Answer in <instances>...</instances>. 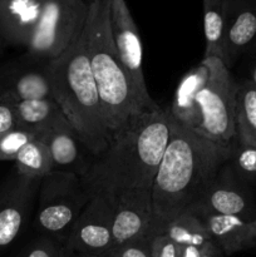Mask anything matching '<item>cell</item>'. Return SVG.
<instances>
[{
  "instance_id": "8992f818",
  "label": "cell",
  "mask_w": 256,
  "mask_h": 257,
  "mask_svg": "<svg viewBox=\"0 0 256 257\" xmlns=\"http://www.w3.org/2000/svg\"><path fill=\"white\" fill-rule=\"evenodd\" d=\"M38 192V228L67 241L73 225L90 200L82 181L75 173L54 170L42 178Z\"/></svg>"
},
{
  "instance_id": "1f68e13d",
  "label": "cell",
  "mask_w": 256,
  "mask_h": 257,
  "mask_svg": "<svg viewBox=\"0 0 256 257\" xmlns=\"http://www.w3.org/2000/svg\"><path fill=\"white\" fill-rule=\"evenodd\" d=\"M251 82L253 83V84L256 85V63H255V65H253V68H252V73H251Z\"/></svg>"
},
{
  "instance_id": "d6a6232c",
  "label": "cell",
  "mask_w": 256,
  "mask_h": 257,
  "mask_svg": "<svg viewBox=\"0 0 256 257\" xmlns=\"http://www.w3.org/2000/svg\"><path fill=\"white\" fill-rule=\"evenodd\" d=\"M79 257H103V256H94V255H80Z\"/></svg>"
},
{
  "instance_id": "7c38bea8",
  "label": "cell",
  "mask_w": 256,
  "mask_h": 257,
  "mask_svg": "<svg viewBox=\"0 0 256 257\" xmlns=\"http://www.w3.org/2000/svg\"><path fill=\"white\" fill-rule=\"evenodd\" d=\"M40 181L18 175L0 188V250L8 247L24 227Z\"/></svg>"
},
{
  "instance_id": "f546056e",
  "label": "cell",
  "mask_w": 256,
  "mask_h": 257,
  "mask_svg": "<svg viewBox=\"0 0 256 257\" xmlns=\"http://www.w3.org/2000/svg\"><path fill=\"white\" fill-rule=\"evenodd\" d=\"M225 255L222 253V251L218 248V246L216 245L213 241H211L210 243L205 246L202 248V257H223Z\"/></svg>"
},
{
  "instance_id": "7402d4cb",
  "label": "cell",
  "mask_w": 256,
  "mask_h": 257,
  "mask_svg": "<svg viewBox=\"0 0 256 257\" xmlns=\"http://www.w3.org/2000/svg\"><path fill=\"white\" fill-rule=\"evenodd\" d=\"M18 175L43 178L54 171L52 155L43 141L33 140L24 146L15 158Z\"/></svg>"
},
{
  "instance_id": "e575fe53",
  "label": "cell",
  "mask_w": 256,
  "mask_h": 257,
  "mask_svg": "<svg viewBox=\"0 0 256 257\" xmlns=\"http://www.w3.org/2000/svg\"><path fill=\"white\" fill-rule=\"evenodd\" d=\"M90 2H93V0H87V3H90Z\"/></svg>"
},
{
  "instance_id": "ba28073f",
  "label": "cell",
  "mask_w": 256,
  "mask_h": 257,
  "mask_svg": "<svg viewBox=\"0 0 256 257\" xmlns=\"http://www.w3.org/2000/svg\"><path fill=\"white\" fill-rule=\"evenodd\" d=\"M110 27L118 57L132 80L141 107L145 112L160 109L161 107L151 97L146 84L140 30L125 0H110Z\"/></svg>"
},
{
  "instance_id": "5bb4252c",
  "label": "cell",
  "mask_w": 256,
  "mask_h": 257,
  "mask_svg": "<svg viewBox=\"0 0 256 257\" xmlns=\"http://www.w3.org/2000/svg\"><path fill=\"white\" fill-rule=\"evenodd\" d=\"M256 40V0H223V63L230 69Z\"/></svg>"
},
{
  "instance_id": "5b68a950",
  "label": "cell",
  "mask_w": 256,
  "mask_h": 257,
  "mask_svg": "<svg viewBox=\"0 0 256 257\" xmlns=\"http://www.w3.org/2000/svg\"><path fill=\"white\" fill-rule=\"evenodd\" d=\"M208 77L198 95L200 125L196 132L226 148L237 143L235 131V104L238 83L222 59L203 58Z\"/></svg>"
},
{
  "instance_id": "7a4b0ae2",
  "label": "cell",
  "mask_w": 256,
  "mask_h": 257,
  "mask_svg": "<svg viewBox=\"0 0 256 257\" xmlns=\"http://www.w3.org/2000/svg\"><path fill=\"white\" fill-rule=\"evenodd\" d=\"M232 150L173 122L151 188L157 233L196 205L221 168L228 163Z\"/></svg>"
},
{
  "instance_id": "603a6c76",
  "label": "cell",
  "mask_w": 256,
  "mask_h": 257,
  "mask_svg": "<svg viewBox=\"0 0 256 257\" xmlns=\"http://www.w3.org/2000/svg\"><path fill=\"white\" fill-rule=\"evenodd\" d=\"M206 49L203 58L223 60V0H202Z\"/></svg>"
},
{
  "instance_id": "4316f807",
  "label": "cell",
  "mask_w": 256,
  "mask_h": 257,
  "mask_svg": "<svg viewBox=\"0 0 256 257\" xmlns=\"http://www.w3.org/2000/svg\"><path fill=\"white\" fill-rule=\"evenodd\" d=\"M181 250L182 247L165 233H157L151 241L152 257H181Z\"/></svg>"
},
{
  "instance_id": "f1b7e54d",
  "label": "cell",
  "mask_w": 256,
  "mask_h": 257,
  "mask_svg": "<svg viewBox=\"0 0 256 257\" xmlns=\"http://www.w3.org/2000/svg\"><path fill=\"white\" fill-rule=\"evenodd\" d=\"M25 257H64L62 248L58 247L54 242L49 240H42L35 242Z\"/></svg>"
},
{
  "instance_id": "277c9868",
  "label": "cell",
  "mask_w": 256,
  "mask_h": 257,
  "mask_svg": "<svg viewBox=\"0 0 256 257\" xmlns=\"http://www.w3.org/2000/svg\"><path fill=\"white\" fill-rule=\"evenodd\" d=\"M90 69L97 84L103 115L112 141L118 130L133 115L143 113L132 80L123 67L110 27V0L88 3L83 29Z\"/></svg>"
},
{
  "instance_id": "4dcf8cb0",
  "label": "cell",
  "mask_w": 256,
  "mask_h": 257,
  "mask_svg": "<svg viewBox=\"0 0 256 257\" xmlns=\"http://www.w3.org/2000/svg\"><path fill=\"white\" fill-rule=\"evenodd\" d=\"M181 257H202V248L195 246H181Z\"/></svg>"
},
{
  "instance_id": "d4e9b609",
  "label": "cell",
  "mask_w": 256,
  "mask_h": 257,
  "mask_svg": "<svg viewBox=\"0 0 256 257\" xmlns=\"http://www.w3.org/2000/svg\"><path fill=\"white\" fill-rule=\"evenodd\" d=\"M228 163L241 180L247 185H256V147L236 143Z\"/></svg>"
},
{
  "instance_id": "ac0fdd59",
  "label": "cell",
  "mask_w": 256,
  "mask_h": 257,
  "mask_svg": "<svg viewBox=\"0 0 256 257\" xmlns=\"http://www.w3.org/2000/svg\"><path fill=\"white\" fill-rule=\"evenodd\" d=\"M4 83L0 97L8 98L12 102L53 98L52 84L45 68L43 70H24L14 73L8 77Z\"/></svg>"
},
{
  "instance_id": "3957f363",
  "label": "cell",
  "mask_w": 256,
  "mask_h": 257,
  "mask_svg": "<svg viewBox=\"0 0 256 257\" xmlns=\"http://www.w3.org/2000/svg\"><path fill=\"white\" fill-rule=\"evenodd\" d=\"M45 70L52 84L53 98L88 152L93 157L104 152L110 143V136L83 33L63 54L48 62Z\"/></svg>"
},
{
  "instance_id": "d6986e66",
  "label": "cell",
  "mask_w": 256,
  "mask_h": 257,
  "mask_svg": "<svg viewBox=\"0 0 256 257\" xmlns=\"http://www.w3.org/2000/svg\"><path fill=\"white\" fill-rule=\"evenodd\" d=\"M236 141L256 147V85L250 79L238 84L235 104Z\"/></svg>"
},
{
  "instance_id": "6da1fadb",
  "label": "cell",
  "mask_w": 256,
  "mask_h": 257,
  "mask_svg": "<svg viewBox=\"0 0 256 257\" xmlns=\"http://www.w3.org/2000/svg\"><path fill=\"white\" fill-rule=\"evenodd\" d=\"M173 122L165 108L130 118L80 178L88 196L114 198L127 191H151Z\"/></svg>"
},
{
  "instance_id": "836d02e7",
  "label": "cell",
  "mask_w": 256,
  "mask_h": 257,
  "mask_svg": "<svg viewBox=\"0 0 256 257\" xmlns=\"http://www.w3.org/2000/svg\"><path fill=\"white\" fill-rule=\"evenodd\" d=\"M3 44H4V42H3L2 37H0V52H2V49H3Z\"/></svg>"
},
{
  "instance_id": "9a60e30c",
  "label": "cell",
  "mask_w": 256,
  "mask_h": 257,
  "mask_svg": "<svg viewBox=\"0 0 256 257\" xmlns=\"http://www.w3.org/2000/svg\"><path fill=\"white\" fill-rule=\"evenodd\" d=\"M44 0H0V37L5 44L28 47L34 35Z\"/></svg>"
},
{
  "instance_id": "30bf717a",
  "label": "cell",
  "mask_w": 256,
  "mask_h": 257,
  "mask_svg": "<svg viewBox=\"0 0 256 257\" xmlns=\"http://www.w3.org/2000/svg\"><path fill=\"white\" fill-rule=\"evenodd\" d=\"M248 186L236 175L230 163H226L190 211L198 217L226 215L248 221L256 220V205Z\"/></svg>"
},
{
  "instance_id": "e0dca14e",
  "label": "cell",
  "mask_w": 256,
  "mask_h": 257,
  "mask_svg": "<svg viewBox=\"0 0 256 257\" xmlns=\"http://www.w3.org/2000/svg\"><path fill=\"white\" fill-rule=\"evenodd\" d=\"M208 77V68L205 60L182 77L176 88L172 104L168 108L173 120L188 130L197 131L200 125L198 95Z\"/></svg>"
},
{
  "instance_id": "cb8c5ba5",
  "label": "cell",
  "mask_w": 256,
  "mask_h": 257,
  "mask_svg": "<svg viewBox=\"0 0 256 257\" xmlns=\"http://www.w3.org/2000/svg\"><path fill=\"white\" fill-rule=\"evenodd\" d=\"M38 138H39L38 131L20 127L0 133V162L15 161L20 150L30 141L38 140Z\"/></svg>"
},
{
  "instance_id": "9c48e42d",
  "label": "cell",
  "mask_w": 256,
  "mask_h": 257,
  "mask_svg": "<svg viewBox=\"0 0 256 257\" xmlns=\"http://www.w3.org/2000/svg\"><path fill=\"white\" fill-rule=\"evenodd\" d=\"M113 216L112 198L104 195L93 196L73 225L65 247L80 255L107 256L114 248Z\"/></svg>"
},
{
  "instance_id": "52a82bcc",
  "label": "cell",
  "mask_w": 256,
  "mask_h": 257,
  "mask_svg": "<svg viewBox=\"0 0 256 257\" xmlns=\"http://www.w3.org/2000/svg\"><path fill=\"white\" fill-rule=\"evenodd\" d=\"M87 17V0H44L28 53L47 62L58 58L82 35Z\"/></svg>"
},
{
  "instance_id": "ffe728a7",
  "label": "cell",
  "mask_w": 256,
  "mask_h": 257,
  "mask_svg": "<svg viewBox=\"0 0 256 257\" xmlns=\"http://www.w3.org/2000/svg\"><path fill=\"white\" fill-rule=\"evenodd\" d=\"M161 233L167 235L180 246H195L202 248L212 241L203 221L191 211L177 216Z\"/></svg>"
},
{
  "instance_id": "44dd1931",
  "label": "cell",
  "mask_w": 256,
  "mask_h": 257,
  "mask_svg": "<svg viewBox=\"0 0 256 257\" xmlns=\"http://www.w3.org/2000/svg\"><path fill=\"white\" fill-rule=\"evenodd\" d=\"M13 103L18 127L27 130H40L63 114L60 107L53 98L25 99Z\"/></svg>"
},
{
  "instance_id": "2e32d148",
  "label": "cell",
  "mask_w": 256,
  "mask_h": 257,
  "mask_svg": "<svg viewBox=\"0 0 256 257\" xmlns=\"http://www.w3.org/2000/svg\"><path fill=\"white\" fill-rule=\"evenodd\" d=\"M200 218L225 256L256 246V220L248 221L226 215H203Z\"/></svg>"
},
{
  "instance_id": "484cf974",
  "label": "cell",
  "mask_w": 256,
  "mask_h": 257,
  "mask_svg": "<svg viewBox=\"0 0 256 257\" xmlns=\"http://www.w3.org/2000/svg\"><path fill=\"white\" fill-rule=\"evenodd\" d=\"M151 241H152V237L130 241V242H125L123 245L115 246L104 257H152Z\"/></svg>"
},
{
  "instance_id": "4fadbf2b",
  "label": "cell",
  "mask_w": 256,
  "mask_h": 257,
  "mask_svg": "<svg viewBox=\"0 0 256 257\" xmlns=\"http://www.w3.org/2000/svg\"><path fill=\"white\" fill-rule=\"evenodd\" d=\"M39 138L48 146L55 171L73 172L82 178L92 163L93 156L79 140L64 114L59 115L40 130Z\"/></svg>"
},
{
  "instance_id": "8fae6325",
  "label": "cell",
  "mask_w": 256,
  "mask_h": 257,
  "mask_svg": "<svg viewBox=\"0 0 256 257\" xmlns=\"http://www.w3.org/2000/svg\"><path fill=\"white\" fill-rule=\"evenodd\" d=\"M114 202L113 241L115 246L157 235L151 191L133 190L112 198Z\"/></svg>"
},
{
  "instance_id": "83f0119b",
  "label": "cell",
  "mask_w": 256,
  "mask_h": 257,
  "mask_svg": "<svg viewBox=\"0 0 256 257\" xmlns=\"http://www.w3.org/2000/svg\"><path fill=\"white\" fill-rule=\"evenodd\" d=\"M14 103L5 97H0V133L17 128Z\"/></svg>"
}]
</instances>
